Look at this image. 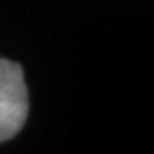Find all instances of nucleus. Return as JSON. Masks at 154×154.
I'll return each mask as SVG.
<instances>
[{
  "instance_id": "obj_1",
  "label": "nucleus",
  "mask_w": 154,
  "mask_h": 154,
  "mask_svg": "<svg viewBox=\"0 0 154 154\" xmlns=\"http://www.w3.org/2000/svg\"><path fill=\"white\" fill-rule=\"evenodd\" d=\"M28 114V93L21 64L0 58V143L21 131Z\"/></svg>"
}]
</instances>
